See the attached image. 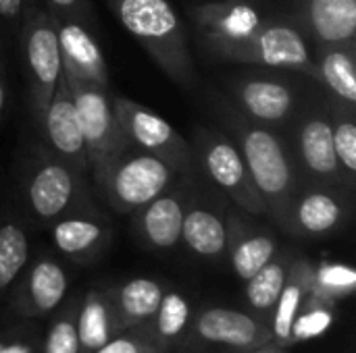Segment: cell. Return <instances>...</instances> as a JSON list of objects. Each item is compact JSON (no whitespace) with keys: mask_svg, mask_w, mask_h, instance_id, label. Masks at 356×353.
I'll return each mask as SVG.
<instances>
[{"mask_svg":"<svg viewBox=\"0 0 356 353\" xmlns=\"http://www.w3.org/2000/svg\"><path fill=\"white\" fill-rule=\"evenodd\" d=\"M15 42L19 46V56L25 77L27 110L35 127L58 81L65 75L60 46L50 12L40 0H35L23 15Z\"/></svg>","mask_w":356,"mask_h":353,"instance_id":"cell-8","label":"cell"},{"mask_svg":"<svg viewBox=\"0 0 356 353\" xmlns=\"http://www.w3.org/2000/svg\"><path fill=\"white\" fill-rule=\"evenodd\" d=\"M31 225L17 206L0 210V310L33 256Z\"/></svg>","mask_w":356,"mask_h":353,"instance_id":"cell-25","label":"cell"},{"mask_svg":"<svg viewBox=\"0 0 356 353\" xmlns=\"http://www.w3.org/2000/svg\"><path fill=\"white\" fill-rule=\"evenodd\" d=\"M35 0H0V29L6 37L17 35L23 15Z\"/></svg>","mask_w":356,"mask_h":353,"instance_id":"cell-37","label":"cell"},{"mask_svg":"<svg viewBox=\"0 0 356 353\" xmlns=\"http://www.w3.org/2000/svg\"><path fill=\"white\" fill-rule=\"evenodd\" d=\"M179 175L184 173H177L163 158L129 146L94 171L90 183L102 206L119 216H129L171 187Z\"/></svg>","mask_w":356,"mask_h":353,"instance_id":"cell-5","label":"cell"},{"mask_svg":"<svg viewBox=\"0 0 356 353\" xmlns=\"http://www.w3.org/2000/svg\"><path fill=\"white\" fill-rule=\"evenodd\" d=\"M267 343H271L269 325L250 310L207 306L196 308L192 325L177 350L202 352L207 347H223L227 352H254Z\"/></svg>","mask_w":356,"mask_h":353,"instance_id":"cell-12","label":"cell"},{"mask_svg":"<svg viewBox=\"0 0 356 353\" xmlns=\"http://www.w3.org/2000/svg\"><path fill=\"white\" fill-rule=\"evenodd\" d=\"M48 12L58 17H69L94 25V6L92 0H42Z\"/></svg>","mask_w":356,"mask_h":353,"instance_id":"cell-36","label":"cell"},{"mask_svg":"<svg viewBox=\"0 0 356 353\" xmlns=\"http://www.w3.org/2000/svg\"><path fill=\"white\" fill-rule=\"evenodd\" d=\"M355 289L356 273L353 266H348L344 262H330V260H323L313 266L311 291L317 298L338 304L340 300L350 298L355 293Z\"/></svg>","mask_w":356,"mask_h":353,"instance_id":"cell-32","label":"cell"},{"mask_svg":"<svg viewBox=\"0 0 356 353\" xmlns=\"http://www.w3.org/2000/svg\"><path fill=\"white\" fill-rule=\"evenodd\" d=\"M292 19L313 44L356 40V0H290Z\"/></svg>","mask_w":356,"mask_h":353,"instance_id":"cell-23","label":"cell"},{"mask_svg":"<svg viewBox=\"0 0 356 353\" xmlns=\"http://www.w3.org/2000/svg\"><path fill=\"white\" fill-rule=\"evenodd\" d=\"M232 202L198 171L190 173V191L181 225V246L202 262L225 260L227 212Z\"/></svg>","mask_w":356,"mask_h":353,"instance_id":"cell-10","label":"cell"},{"mask_svg":"<svg viewBox=\"0 0 356 353\" xmlns=\"http://www.w3.org/2000/svg\"><path fill=\"white\" fill-rule=\"evenodd\" d=\"M119 25L146 50L169 81L186 92L198 87L184 19L169 0H106Z\"/></svg>","mask_w":356,"mask_h":353,"instance_id":"cell-3","label":"cell"},{"mask_svg":"<svg viewBox=\"0 0 356 353\" xmlns=\"http://www.w3.org/2000/svg\"><path fill=\"white\" fill-rule=\"evenodd\" d=\"M77 304L79 291L69 293L67 300L48 316V325L42 327L40 353H79V339L75 327Z\"/></svg>","mask_w":356,"mask_h":353,"instance_id":"cell-31","label":"cell"},{"mask_svg":"<svg viewBox=\"0 0 356 353\" xmlns=\"http://www.w3.org/2000/svg\"><path fill=\"white\" fill-rule=\"evenodd\" d=\"M309 79L332 102L356 106V40L313 44Z\"/></svg>","mask_w":356,"mask_h":353,"instance_id":"cell-22","label":"cell"},{"mask_svg":"<svg viewBox=\"0 0 356 353\" xmlns=\"http://www.w3.org/2000/svg\"><path fill=\"white\" fill-rule=\"evenodd\" d=\"M75 327L79 353H94L125 329L115 310L108 285H94L79 291Z\"/></svg>","mask_w":356,"mask_h":353,"instance_id":"cell-24","label":"cell"},{"mask_svg":"<svg viewBox=\"0 0 356 353\" xmlns=\"http://www.w3.org/2000/svg\"><path fill=\"white\" fill-rule=\"evenodd\" d=\"M238 353H250V352H238Z\"/></svg>","mask_w":356,"mask_h":353,"instance_id":"cell-41","label":"cell"},{"mask_svg":"<svg viewBox=\"0 0 356 353\" xmlns=\"http://www.w3.org/2000/svg\"><path fill=\"white\" fill-rule=\"evenodd\" d=\"M196 40H242L257 31L267 17L257 0H213L188 8Z\"/></svg>","mask_w":356,"mask_h":353,"instance_id":"cell-21","label":"cell"},{"mask_svg":"<svg viewBox=\"0 0 356 353\" xmlns=\"http://www.w3.org/2000/svg\"><path fill=\"white\" fill-rule=\"evenodd\" d=\"M209 56L242 67L284 69L311 77L313 42L302 27L288 17H267V21L242 40H196Z\"/></svg>","mask_w":356,"mask_h":353,"instance_id":"cell-4","label":"cell"},{"mask_svg":"<svg viewBox=\"0 0 356 353\" xmlns=\"http://www.w3.org/2000/svg\"><path fill=\"white\" fill-rule=\"evenodd\" d=\"M250 353H288V352H286V347H280V345L267 343V345H263V347H259V350H254V352H250Z\"/></svg>","mask_w":356,"mask_h":353,"instance_id":"cell-39","label":"cell"},{"mask_svg":"<svg viewBox=\"0 0 356 353\" xmlns=\"http://www.w3.org/2000/svg\"><path fill=\"white\" fill-rule=\"evenodd\" d=\"M50 19L58 37L65 75H73L102 89H111L108 64L94 31L90 29L92 25L52 12Z\"/></svg>","mask_w":356,"mask_h":353,"instance_id":"cell-20","label":"cell"},{"mask_svg":"<svg viewBox=\"0 0 356 353\" xmlns=\"http://www.w3.org/2000/svg\"><path fill=\"white\" fill-rule=\"evenodd\" d=\"M332 144L344 181L356 189V106L332 102L327 98Z\"/></svg>","mask_w":356,"mask_h":353,"instance_id":"cell-30","label":"cell"},{"mask_svg":"<svg viewBox=\"0 0 356 353\" xmlns=\"http://www.w3.org/2000/svg\"><path fill=\"white\" fill-rule=\"evenodd\" d=\"M336 318V304L317 298L313 291L292 325V345L323 335Z\"/></svg>","mask_w":356,"mask_h":353,"instance_id":"cell-34","label":"cell"},{"mask_svg":"<svg viewBox=\"0 0 356 353\" xmlns=\"http://www.w3.org/2000/svg\"><path fill=\"white\" fill-rule=\"evenodd\" d=\"M115 310L123 327H144L152 320L167 289V283L154 277H134L108 285Z\"/></svg>","mask_w":356,"mask_h":353,"instance_id":"cell-27","label":"cell"},{"mask_svg":"<svg viewBox=\"0 0 356 353\" xmlns=\"http://www.w3.org/2000/svg\"><path fill=\"white\" fill-rule=\"evenodd\" d=\"M71 293V275L54 252H33L25 270L13 285L4 310L27 320L48 318Z\"/></svg>","mask_w":356,"mask_h":353,"instance_id":"cell-14","label":"cell"},{"mask_svg":"<svg viewBox=\"0 0 356 353\" xmlns=\"http://www.w3.org/2000/svg\"><path fill=\"white\" fill-rule=\"evenodd\" d=\"M113 112L129 146L163 158L177 173L196 171L190 139L161 114L125 96H113Z\"/></svg>","mask_w":356,"mask_h":353,"instance_id":"cell-13","label":"cell"},{"mask_svg":"<svg viewBox=\"0 0 356 353\" xmlns=\"http://www.w3.org/2000/svg\"><path fill=\"white\" fill-rule=\"evenodd\" d=\"M213 353H238V352H227V350H223V352H213Z\"/></svg>","mask_w":356,"mask_h":353,"instance_id":"cell-40","label":"cell"},{"mask_svg":"<svg viewBox=\"0 0 356 353\" xmlns=\"http://www.w3.org/2000/svg\"><path fill=\"white\" fill-rule=\"evenodd\" d=\"M33 131L46 150H50L54 156L63 158L65 162H69L71 166H75L77 171L90 177L88 148H86V139H83V133L75 114L73 98H71L65 75L58 81Z\"/></svg>","mask_w":356,"mask_h":353,"instance_id":"cell-18","label":"cell"},{"mask_svg":"<svg viewBox=\"0 0 356 353\" xmlns=\"http://www.w3.org/2000/svg\"><path fill=\"white\" fill-rule=\"evenodd\" d=\"M13 179L17 208L33 229H46L73 210L100 204L90 177L46 150L35 133L21 137Z\"/></svg>","mask_w":356,"mask_h":353,"instance_id":"cell-1","label":"cell"},{"mask_svg":"<svg viewBox=\"0 0 356 353\" xmlns=\"http://www.w3.org/2000/svg\"><path fill=\"white\" fill-rule=\"evenodd\" d=\"M257 218L261 216L244 212L234 204L229 206L225 260L242 283L261 270L282 248L277 231L259 223Z\"/></svg>","mask_w":356,"mask_h":353,"instance_id":"cell-19","label":"cell"},{"mask_svg":"<svg viewBox=\"0 0 356 353\" xmlns=\"http://www.w3.org/2000/svg\"><path fill=\"white\" fill-rule=\"evenodd\" d=\"M296 252L292 248H280L277 254L246 281V304L254 316L269 325L273 306L286 285L292 260Z\"/></svg>","mask_w":356,"mask_h":353,"instance_id":"cell-28","label":"cell"},{"mask_svg":"<svg viewBox=\"0 0 356 353\" xmlns=\"http://www.w3.org/2000/svg\"><path fill=\"white\" fill-rule=\"evenodd\" d=\"M307 75L284 69H261L229 75L225 79L227 98L250 121L284 133L302 106L309 89Z\"/></svg>","mask_w":356,"mask_h":353,"instance_id":"cell-7","label":"cell"},{"mask_svg":"<svg viewBox=\"0 0 356 353\" xmlns=\"http://www.w3.org/2000/svg\"><path fill=\"white\" fill-rule=\"evenodd\" d=\"M42 327L40 320L13 316L0 310V353H40Z\"/></svg>","mask_w":356,"mask_h":353,"instance_id":"cell-33","label":"cell"},{"mask_svg":"<svg viewBox=\"0 0 356 353\" xmlns=\"http://www.w3.org/2000/svg\"><path fill=\"white\" fill-rule=\"evenodd\" d=\"M313 262L307 256L296 254L286 279V285L273 306L269 318L271 343L280 347H292V325L311 295L313 285Z\"/></svg>","mask_w":356,"mask_h":353,"instance_id":"cell-26","label":"cell"},{"mask_svg":"<svg viewBox=\"0 0 356 353\" xmlns=\"http://www.w3.org/2000/svg\"><path fill=\"white\" fill-rule=\"evenodd\" d=\"M190 146L196 171L207 181H211L240 210L267 218V206L248 173V166L238 146L223 129L196 125Z\"/></svg>","mask_w":356,"mask_h":353,"instance_id":"cell-9","label":"cell"},{"mask_svg":"<svg viewBox=\"0 0 356 353\" xmlns=\"http://www.w3.org/2000/svg\"><path fill=\"white\" fill-rule=\"evenodd\" d=\"M75 114L88 148L90 175L106 164L113 156L129 148L115 112H113V94L111 89L96 87L88 81H81L73 75H65Z\"/></svg>","mask_w":356,"mask_h":353,"instance_id":"cell-15","label":"cell"},{"mask_svg":"<svg viewBox=\"0 0 356 353\" xmlns=\"http://www.w3.org/2000/svg\"><path fill=\"white\" fill-rule=\"evenodd\" d=\"M300 185H325L346 191L355 189L344 181L332 144L330 108L325 94L313 85L294 121L282 133Z\"/></svg>","mask_w":356,"mask_h":353,"instance_id":"cell-6","label":"cell"},{"mask_svg":"<svg viewBox=\"0 0 356 353\" xmlns=\"http://www.w3.org/2000/svg\"><path fill=\"white\" fill-rule=\"evenodd\" d=\"M94 353H169V350L144 327H127Z\"/></svg>","mask_w":356,"mask_h":353,"instance_id":"cell-35","label":"cell"},{"mask_svg":"<svg viewBox=\"0 0 356 353\" xmlns=\"http://www.w3.org/2000/svg\"><path fill=\"white\" fill-rule=\"evenodd\" d=\"M50 246L58 258L75 266H90L98 262L111 248L115 227L100 204L73 210L46 229Z\"/></svg>","mask_w":356,"mask_h":353,"instance_id":"cell-16","label":"cell"},{"mask_svg":"<svg viewBox=\"0 0 356 353\" xmlns=\"http://www.w3.org/2000/svg\"><path fill=\"white\" fill-rule=\"evenodd\" d=\"M257 2H259V0H257Z\"/></svg>","mask_w":356,"mask_h":353,"instance_id":"cell-42","label":"cell"},{"mask_svg":"<svg viewBox=\"0 0 356 353\" xmlns=\"http://www.w3.org/2000/svg\"><path fill=\"white\" fill-rule=\"evenodd\" d=\"M353 191L325 185H298L277 229L296 239H327L342 233L353 223Z\"/></svg>","mask_w":356,"mask_h":353,"instance_id":"cell-11","label":"cell"},{"mask_svg":"<svg viewBox=\"0 0 356 353\" xmlns=\"http://www.w3.org/2000/svg\"><path fill=\"white\" fill-rule=\"evenodd\" d=\"M4 42H6V35L0 29V127L8 121V112H10V83H8Z\"/></svg>","mask_w":356,"mask_h":353,"instance_id":"cell-38","label":"cell"},{"mask_svg":"<svg viewBox=\"0 0 356 353\" xmlns=\"http://www.w3.org/2000/svg\"><path fill=\"white\" fill-rule=\"evenodd\" d=\"M209 102L213 114L221 123V129L238 146L248 173L267 206V218L280 227L288 202L300 185L284 135L244 117L221 92H211Z\"/></svg>","mask_w":356,"mask_h":353,"instance_id":"cell-2","label":"cell"},{"mask_svg":"<svg viewBox=\"0 0 356 353\" xmlns=\"http://www.w3.org/2000/svg\"><path fill=\"white\" fill-rule=\"evenodd\" d=\"M190 173L179 175V179L161 196L129 214L131 233L144 250L152 254H169L181 246V225L190 191Z\"/></svg>","mask_w":356,"mask_h":353,"instance_id":"cell-17","label":"cell"},{"mask_svg":"<svg viewBox=\"0 0 356 353\" xmlns=\"http://www.w3.org/2000/svg\"><path fill=\"white\" fill-rule=\"evenodd\" d=\"M194 314H196L194 300L186 291L167 285L163 300L159 304V310L146 327L171 352L181 345V341L192 325Z\"/></svg>","mask_w":356,"mask_h":353,"instance_id":"cell-29","label":"cell"}]
</instances>
